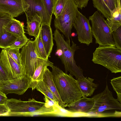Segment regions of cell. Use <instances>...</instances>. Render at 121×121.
Here are the masks:
<instances>
[{
	"label": "cell",
	"instance_id": "obj_1",
	"mask_svg": "<svg viewBox=\"0 0 121 121\" xmlns=\"http://www.w3.org/2000/svg\"><path fill=\"white\" fill-rule=\"evenodd\" d=\"M51 67L53 82L65 107L83 97L77 80L56 66L53 65Z\"/></svg>",
	"mask_w": 121,
	"mask_h": 121
},
{
	"label": "cell",
	"instance_id": "obj_2",
	"mask_svg": "<svg viewBox=\"0 0 121 121\" xmlns=\"http://www.w3.org/2000/svg\"><path fill=\"white\" fill-rule=\"evenodd\" d=\"M57 47L56 51L60 52L58 56L64 66L65 73L69 72L70 74L74 76L76 79L84 77L83 70L78 66L74 59L75 51L79 49L78 46L72 40V45L70 40H65L63 34H61L57 29L53 34Z\"/></svg>",
	"mask_w": 121,
	"mask_h": 121
},
{
	"label": "cell",
	"instance_id": "obj_3",
	"mask_svg": "<svg viewBox=\"0 0 121 121\" xmlns=\"http://www.w3.org/2000/svg\"><path fill=\"white\" fill-rule=\"evenodd\" d=\"M92 61L112 73L121 72V50L115 47L99 46L93 53Z\"/></svg>",
	"mask_w": 121,
	"mask_h": 121
},
{
	"label": "cell",
	"instance_id": "obj_4",
	"mask_svg": "<svg viewBox=\"0 0 121 121\" xmlns=\"http://www.w3.org/2000/svg\"><path fill=\"white\" fill-rule=\"evenodd\" d=\"M89 20L91 23V31L95 43L99 46L115 47L110 29L102 14L96 11L89 17Z\"/></svg>",
	"mask_w": 121,
	"mask_h": 121
},
{
	"label": "cell",
	"instance_id": "obj_5",
	"mask_svg": "<svg viewBox=\"0 0 121 121\" xmlns=\"http://www.w3.org/2000/svg\"><path fill=\"white\" fill-rule=\"evenodd\" d=\"M44 104L33 98H29L26 101L11 98L8 99L5 104L9 110L8 116L28 117L38 115Z\"/></svg>",
	"mask_w": 121,
	"mask_h": 121
},
{
	"label": "cell",
	"instance_id": "obj_6",
	"mask_svg": "<svg viewBox=\"0 0 121 121\" xmlns=\"http://www.w3.org/2000/svg\"><path fill=\"white\" fill-rule=\"evenodd\" d=\"M78 7L74 0H67L60 15L54 20V26L67 39H72L71 30L76 18Z\"/></svg>",
	"mask_w": 121,
	"mask_h": 121
},
{
	"label": "cell",
	"instance_id": "obj_7",
	"mask_svg": "<svg viewBox=\"0 0 121 121\" xmlns=\"http://www.w3.org/2000/svg\"><path fill=\"white\" fill-rule=\"evenodd\" d=\"M27 22L36 19L41 21V25L51 26L52 17L49 14L43 0H22Z\"/></svg>",
	"mask_w": 121,
	"mask_h": 121
},
{
	"label": "cell",
	"instance_id": "obj_8",
	"mask_svg": "<svg viewBox=\"0 0 121 121\" xmlns=\"http://www.w3.org/2000/svg\"><path fill=\"white\" fill-rule=\"evenodd\" d=\"M92 98L94 104L89 113H99L106 110L121 109V103L113 97L107 83L104 91L95 95Z\"/></svg>",
	"mask_w": 121,
	"mask_h": 121
},
{
	"label": "cell",
	"instance_id": "obj_9",
	"mask_svg": "<svg viewBox=\"0 0 121 121\" xmlns=\"http://www.w3.org/2000/svg\"><path fill=\"white\" fill-rule=\"evenodd\" d=\"M21 48L20 54L25 75L31 78L37 67L39 58L36 51L34 40H29Z\"/></svg>",
	"mask_w": 121,
	"mask_h": 121
},
{
	"label": "cell",
	"instance_id": "obj_10",
	"mask_svg": "<svg viewBox=\"0 0 121 121\" xmlns=\"http://www.w3.org/2000/svg\"><path fill=\"white\" fill-rule=\"evenodd\" d=\"M30 82L31 78L26 75L0 81V91L6 95L9 93L22 95L29 88Z\"/></svg>",
	"mask_w": 121,
	"mask_h": 121
},
{
	"label": "cell",
	"instance_id": "obj_11",
	"mask_svg": "<svg viewBox=\"0 0 121 121\" xmlns=\"http://www.w3.org/2000/svg\"><path fill=\"white\" fill-rule=\"evenodd\" d=\"M89 21L78 10L76 18L73 24L77 32L79 42L87 46L93 42V35Z\"/></svg>",
	"mask_w": 121,
	"mask_h": 121
},
{
	"label": "cell",
	"instance_id": "obj_12",
	"mask_svg": "<svg viewBox=\"0 0 121 121\" xmlns=\"http://www.w3.org/2000/svg\"><path fill=\"white\" fill-rule=\"evenodd\" d=\"M0 58L7 72L8 79L16 78L25 75L22 66L14 60L5 49L2 50Z\"/></svg>",
	"mask_w": 121,
	"mask_h": 121
},
{
	"label": "cell",
	"instance_id": "obj_13",
	"mask_svg": "<svg viewBox=\"0 0 121 121\" xmlns=\"http://www.w3.org/2000/svg\"><path fill=\"white\" fill-rule=\"evenodd\" d=\"M0 12L17 17L24 12L22 0H0Z\"/></svg>",
	"mask_w": 121,
	"mask_h": 121
},
{
	"label": "cell",
	"instance_id": "obj_14",
	"mask_svg": "<svg viewBox=\"0 0 121 121\" xmlns=\"http://www.w3.org/2000/svg\"><path fill=\"white\" fill-rule=\"evenodd\" d=\"M94 101L92 98L83 97L74 102L67 105L68 111L72 113H88L93 107Z\"/></svg>",
	"mask_w": 121,
	"mask_h": 121
},
{
	"label": "cell",
	"instance_id": "obj_15",
	"mask_svg": "<svg viewBox=\"0 0 121 121\" xmlns=\"http://www.w3.org/2000/svg\"><path fill=\"white\" fill-rule=\"evenodd\" d=\"M53 65V63L48 60L39 58L37 67L31 78L29 88H31L32 91L35 90L38 83L42 80L44 73L47 67H51Z\"/></svg>",
	"mask_w": 121,
	"mask_h": 121
},
{
	"label": "cell",
	"instance_id": "obj_16",
	"mask_svg": "<svg viewBox=\"0 0 121 121\" xmlns=\"http://www.w3.org/2000/svg\"><path fill=\"white\" fill-rule=\"evenodd\" d=\"M40 33L47 56L48 58L50 57L51 53L54 45L53 35L51 26L41 25Z\"/></svg>",
	"mask_w": 121,
	"mask_h": 121
},
{
	"label": "cell",
	"instance_id": "obj_17",
	"mask_svg": "<svg viewBox=\"0 0 121 121\" xmlns=\"http://www.w3.org/2000/svg\"><path fill=\"white\" fill-rule=\"evenodd\" d=\"M93 6L106 19L111 17L110 13L117 6L116 0H92Z\"/></svg>",
	"mask_w": 121,
	"mask_h": 121
},
{
	"label": "cell",
	"instance_id": "obj_18",
	"mask_svg": "<svg viewBox=\"0 0 121 121\" xmlns=\"http://www.w3.org/2000/svg\"><path fill=\"white\" fill-rule=\"evenodd\" d=\"M83 97L91 96L98 85L93 82L94 79L90 77H80L77 79Z\"/></svg>",
	"mask_w": 121,
	"mask_h": 121
},
{
	"label": "cell",
	"instance_id": "obj_19",
	"mask_svg": "<svg viewBox=\"0 0 121 121\" xmlns=\"http://www.w3.org/2000/svg\"><path fill=\"white\" fill-rule=\"evenodd\" d=\"M117 6L111 13V17L106 19V23L112 32L121 26V0H116Z\"/></svg>",
	"mask_w": 121,
	"mask_h": 121
},
{
	"label": "cell",
	"instance_id": "obj_20",
	"mask_svg": "<svg viewBox=\"0 0 121 121\" xmlns=\"http://www.w3.org/2000/svg\"><path fill=\"white\" fill-rule=\"evenodd\" d=\"M42 80L48 87L54 95L58 106L64 109L65 105L62 101L53 82L52 72L47 68L44 73Z\"/></svg>",
	"mask_w": 121,
	"mask_h": 121
},
{
	"label": "cell",
	"instance_id": "obj_21",
	"mask_svg": "<svg viewBox=\"0 0 121 121\" xmlns=\"http://www.w3.org/2000/svg\"><path fill=\"white\" fill-rule=\"evenodd\" d=\"M4 30L18 37L25 35L24 26L19 21L14 18L7 26H4Z\"/></svg>",
	"mask_w": 121,
	"mask_h": 121
},
{
	"label": "cell",
	"instance_id": "obj_22",
	"mask_svg": "<svg viewBox=\"0 0 121 121\" xmlns=\"http://www.w3.org/2000/svg\"><path fill=\"white\" fill-rule=\"evenodd\" d=\"M4 30L3 33L0 35V48L6 49L12 45L19 37Z\"/></svg>",
	"mask_w": 121,
	"mask_h": 121
},
{
	"label": "cell",
	"instance_id": "obj_23",
	"mask_svg": "<svg viewBox=\"0 0 121 121\" xmlns=\"http://www.w3.org/2000/svg\"><path fill=\"white\" fill-rule=\"evenodd\" d=\"M26 30L27 33L30 36L36 38L38 35L40 31L41 21L36 19L27 22Z\"/></svg>",
	"mask_w": 121,
	"mask_h": 121
},
{
	"label": "cell",
	"instance_id": "obj_24",
	"mask_svg": "<svg viewBox=\"0 0 121 121\" xmlns=\"http://www.w3.org/2000/svg\"><path fill=\"white\" fill-rule=\"evenodd\" d=\"M35 89L44 95L48 97L58 106L56 100L53 94L47 85L42 80L38 83Z\"/></svg>",
	"mask_w": 121,
	"mask_h": 121
},
{
	"label": "cell",
	"instance_id": "obj_25",
	"mask_svg": "<svg viewBox=\"0 0 121 121\" xmlns=\"http://www.w3.org/2000/svg\"><path fill=\"white\" fill-rule=\"evenodd\" d=\"M34 40L36 51L38 57L44 60H48V58L47 56L41 39L40 31L38 35Z\"/></svg>",
	"mask_w": 121,
	"mask_h": 121
},
{
	"label": "cell",
	"instance_id": "obj_26",
	"mask_svg": "<svg viewBox=\"0 0 121 121\" xmlns=\"http://www.w3.org/2000/svg\"><path fill=\"white\" fill-rule=\"evenodd\" d=\"M110 83L117 94V100L121 103V77L114 78Z\"/></svg>",
	"mask_w": 121,
	"mask_h": 121
},
{
	"label": "cell",
	"instance_id": "obj_27",
	"mask_svg": "<svg viewBox=\"0 0 121 121\" xmlns=\"http://www.w3.org/2000/svg\"><path fill=\"white\" fill-rule=\"evenodd\" d=\"M14 18L8 14L0 12V35L4 32V26L8 25Z\"/></svg>",
	"mask_w": 121,
	"mask_h": 121
},
{
	"label": "cell",
	"instance_id": "obj_28",
	"mask_svg": "<svg viewBox=\"0 0 121 121\" xmlns=\"http://www.w3.org/2000/svg\"><path fill=\"white\" fill-rule=\"evenodd\" d=\"M67 0H56L54 5L53 14L55 18L59 16L62 13Z\"/></svg>",
	"mask_w": 121,
	"mask_h": 121
},
{
	"label": "cell",
	"instance_id": "obj_29",
	"mask_svg": "<svg viewBox=\"0 0 121 121\" xmlns=\"http://www.w3.org/2000/svg\"><path fill=\"white\" fill-rule=\"evenodd\" d=\"M29 40L25 35L19 37L17 38L13 44L7 49L15 48L19 49L25 45Z\"/></svg>",
	"mask_w": 121,
	"mask_h": 121
},
{
	"label": "cell",
	"instance_id": "obj_30",
	"mask_svg": "<svg viewBox=\"0 0 121 121\" xmlns=\"http://www.w3.org/2000/svg\"><path fill=\"white\" fill-rule=\"evenodd\" d=\"M10 56L20 65L22 66L19 49L8 48L5 49Z\"/></svg>",
	"mask_w": 121,
	"mask_h": 121
},
{
	"label": "cell",
	"instance_id": "obj_31",
	"mask_svg": "<svg viewBox=\"0 0 121 121\" xmlns=\"http://www.w3.org/2000/svg\"><path fill=\"white\" fill-rule=\"evenodd\" d=\"M111 33L115 47L121 50V26Z\"/></svg>",
	"mask_w": 121,
	"mask_h": 121
},
{
	"label": "cell",
	"instance_id": "obj_32",
	"mask_svg": "<svg viewBox=\"0 0 121 121\" xmlns=\"http://www.w3.org/2000/svg\"><path fill=\"white\" fill-rule=\"evenodd\" d=\"M43 0L49 14L52 17L53 7L56 0Z\"/></svg>",
	"mask_w": 121,
	"mask_h": 121
},
{
	"label": "cell",
	"instance_id": "obj_33",
	"mask_svg": "<svg viewBox=\"0 0 121 121\" xmlns=\"http://www.w3.org/2000/svg\"><path fill=\"white\" fill-rule=\"evenodd\" d=\"M8 79L5 69L0 58V81Z\"/></svg>",
	"mask_w": 121,
	"mask_h": 121
},
{
	"label": "cell",
	"instance_id": "obj_34",
	"mask_svg": "<svg viewBox=\"0 0 121 121\" xmlns=\"http://www.w3.org/2000/svg\"><path fill=\"white\" fill-rule=\"evenodd\" d=\"M9 112V109L5 104H0V116H8Z\"/></svg>",
	"mask_w": 121,
	"mask_h": 121
},
{
	"label": "cell",
	"instance_id": "obj_35",
	"mask_svg": "<svg viewBox=\"0 0 121 121\" xmlns=\"http://www.w3.org/2000/svg\"><path fill=\"white\" fill-rule=\"evenodd\" d=\"M78 7L82 9L83 8L87 6L89 0H74Z\"/></svg>",
	"mask_w": 121,
	"mask_h": 121
},
{
	"label": "cell",
	"instance_id": "obj_36",
	"mask_svg": "<svg viewBox=\"0 0 121 121\" xmlns=\"http://www.w3.org/2000/svg\"><path fill=\"white\" fill-rule=\"evenodd\" d=\"M7 99L6 95L0 91V104H5Z\"/></svg>",
	"mask_w": 121,
	"mask_h": 121
},
{
	"label": "cell",
	"instance_id": "obj_37",
	"mask_svg": "<svg viewBox=\"0 0 121 121\" xmlns=\"http://www.w3.org/2000/svg\"><path fill=\"white\" fill-rule=\"evenodd\" d=\"M76 35L77 34H76L75 33L73 32L71 34V36L73 37H75L76 36Z\"/></svg>",
	"mask_w": 121,
	"mask_h": 121
}]
</instances>
